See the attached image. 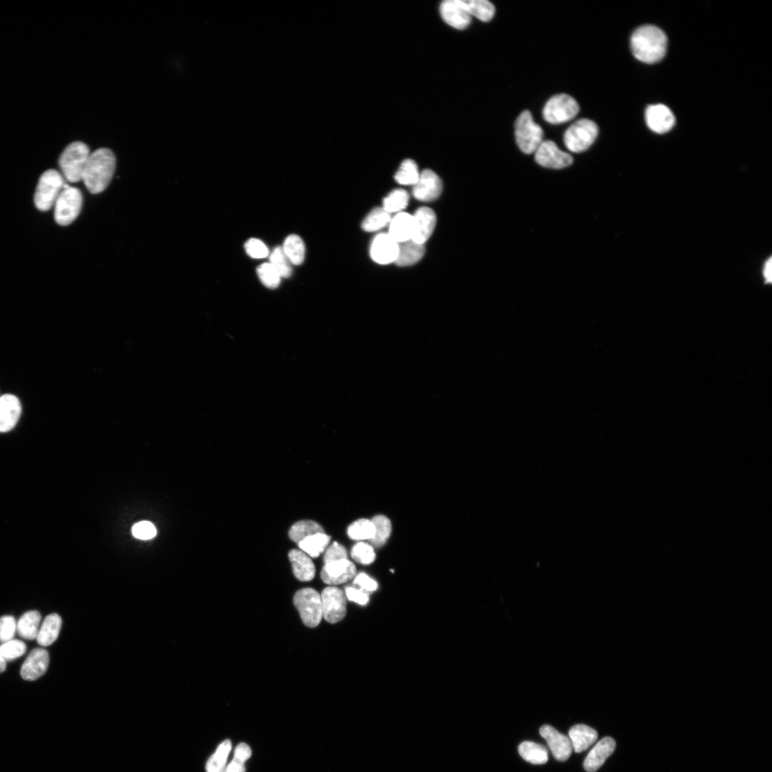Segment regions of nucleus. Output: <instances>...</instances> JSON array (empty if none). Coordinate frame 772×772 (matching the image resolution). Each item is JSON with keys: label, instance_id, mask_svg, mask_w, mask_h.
<instances>
[{"label": "nucleus", "instance_id": "nucleus-1", "mask_svg": "<svg viewBox=\"0 0 772 772\" xmlns=\"http://www.w3.org/2000/svg\"><path fill=\"white\" fill-rule=\"evenodd\" d=\"M667 43L664 32L653 26L639 28L631 37V48L635 57L648 64L656 63L664 58Z\"/></svg>", "mask_w": 772, "mask_h": 772}, {"label": "nucleus", "instance_id": "nucleus-2", "mask_svg": "<svg viewBox=\"0 0 772 772\" xmlns=\"http://www.w3.org/2000/svg\"><path fill=\"white\" fill-rule=\"evenodd\" d=\"M116 160L108 148H100L90 153L82 180L92 194L104 191L109 185L115 170Z\"/></svg>", "mask_w": 772, "mask_h": 772}, {"label": "nucleus", "instance_id": "nucleus-3", "mask_svg": "<svg viewBox=\"0 0 772 772\" xmlns=\"http://www.w3.org/2000/svg\"><path fill=\"white\" fill-rule=\"evenodd\" d=\"M89 155V148L84 143L74 142L69 144L59 159V166L63 178L69 182H78L82 180Z\"/></svg>", "mask_w": 772, "mask_h": 772}, {"label": "nucleus", "instance_id": "nucleus-4", "mask_svg": "<svg viewBox=\"0 0 772 772\" xmlns=\"http://www.w3.org/2000/svg\"><path fill=\"white\" fill-rule=\"evenodd\" d=\"M515 136L520 149L526 155L534 153L544 141V130L535 123L531 113L524 111L515 123Z\"/></svg>", "mask_w": 772, "mask_h": 772}, {"label": "nucleus", "instance_id": "nucleus-5", "mask_svg": "<svg viewBox=\"0 0 772 772\" xmlns=\"http://www.w3.org/2000/svg\"><path fill=\"white\" fill-rule=\"evenodd\" d=\"M65 178L56 170L45 171L40 177L34 201L36 207L40 212H49L55 204V202L63 189Z\"/></svg>", "mask_w": 772, "mask_h": 772}, {"label": "nucleus", "instance_id": "nucleus-6", "mask_svg": "<svg viewBox=\"0 0 772 772\" xmlns=\"http://www.w3.org/2000/svg\"><path fill=\"white\" fill-rule=\"evenodd\" d=\"M83 200L79 189L65 183L54 205L56 223L62 226L71 224L80 214Z\"/></svg>", "mask_w": 772, "mask_h": 772}, {"label": "nucleus", "instance_id": "nucleus-7", "mask_svg": "<svg viewBox=\"0 0 772 772\" xmlns=\"http://www.w3.org/2000/svg\"><path fill=\"white\" fill-rule=\"evenodd\" d=\"M598 134L599 128L594 121L589 119L578 120L565 132V146L572 153H583L593 145Z\"/></svg>", "mask_w": 772, "mask_h": 772}, {"label": "nucleus", "instance_id": "nucleus-8", "mask_svg": "<svg viewBox=\"0 0 772 772\" xmlns=\"http://www.w3.org/2000/svg\"><path fill=\"white\" fill-rule=\"evenodd\" d=\"M294 604L304 624L310 628L319 625L323 618L322 602L319 593L314 589H302L294 596Z\"/></svg>", "mask_w": 772, "mask_h": 772}, {"label": "nucleus", "instance_id": "nucleus-9", "mask_svg": "<svg viewBox=\"0 0 772 772\" xmlns=\"http://www.w3.org/2000/svg\"><path fill=\"white\" fill-rule=\"evenodd\" d=\"M580 108L576 101L567 94L553 96L543 110V118L552 125L563 124L576 118Z\"/></svg>", "mask_w": 772, "mask_h": 772}, {"label": "nucleus", "instance_id": "nucleus-10", "mask_svg": "<svg viewBox=\"0 0 772 772\" xmlns=\"http://www.w3.org/2000/svg\"><path fill=\"white\" fill-rule=\"evenodd\" d=\"M323 617L331 624L341 621L346 615V597L336 587L325 588L321 595Z\"/></svg>", "mask_w": 772, "mask_h": 772}, {"label": "nucleus", "instance_id": "nucleus-11", "mask_svg": "<svg viewBox=\"0 0 772 772\" xmlns=\"http://www.w3.org/2000/svg\"><path fill=\"white\" fill-rule=\"evenodd\" d=\"M535 153V160L539 165L550 169H564L572 165L573 157L558 148L551 140L543 141Z\"/></svg>", "mask_w": 772, "mask_h": 772}, {"label": "nucleus", "instance_id": "nucleus-12", "mask_svg": "<svg viewBox=\"0 0 772 772\" xmlns=\"http://www.w3.org/2000/svg\"><path fill=\"white\" fill-rule=\"evenodd\" d=\"M399 250V243L388 233H381L372 240L370 254L373 261L387 265L396 261Z\"/></svg>", "mask_w": 772, "mask_h": 772}, {"label": "nucleus", "instance_id": "nucleus-13", "mask_svg": "<svg viewBox=\"0 0 772 772\" xmlns=\"http://www.w3.org/2000/svg\"><path fill=\"white\" fill-rule=\"evenodd\" d=\"M442 190L443 184L440 178L432 171L425 170L413 185V195L420 201L431 202L440 196Z\"/></svg>", "mask_w": 772, "mask_h": 772}, {"label": "nucleus", "instance_id": "nucleus-14", "mask_svg": "<svg viewBox=\"0 0 772 772\" xmlns=\"http://www.w3.org/2000/svg\"><path fill=\"white\" fill-rule=\"evenodd\" d=\"M357 575V568L348 559L334 561L324 565L320 577L322 581L332 586L346 583Z\"/></svg>", "mask_w": 772, "mask_h": 772}, {"label": "nucleus", "instance_id": "nucleus-15", "mask_svg": "<svg viewBox=\"0 0 772 772\" xmlns=\"http://www.w3.org/2000/svg\"><path fill=\"white\" fill-rule=\"evenodd\" d=\"M540 732L556 760L565 762L570 757L574 748L569 737L560 734L549 725H544Z\"/></svg>", "mask_w": 772, "mask_h": 772}, {"label": "nucleus", "instance_id": "nucleus-16", "mask_svg": "<svg viewBox=\"0 0 772 772\" xmlns=\"http://www.w3.org/2000/svg\"><path fill=\"white\" fill-rule=\"evenodd\" d=\"M413 218L414 225L411 239L417 243L424 245L434 232L436 216L433 209L423 207L416 210Z\"/></svg>", "mask_w": 772, "mask_h": 772}, {"label": "nucleus", "instance_id": "nucleus-17", "mask_svg": "<svg viewBox=\"0 0 772 772\" xmlns=\"http://www.w3.org/2000/svg\"><path fill=\"white\" fill-rule=\"evenodd\" d=\"M49 662L48 651L40 648L33 649L22 666L21 676L26 681H35L48 670Z\"/></svg>", "mask_w": 772, "mask_h": 772}, {"label": "nucleus", "instance_id": "nucleus-18", "mask_svg": "<svg viewBox=\"0 0 772 772\" xmlns=\"http://www.w3.org/2000/svg\"><path fill=\"white\" fill-rule=\"evenodd\" d=\"M646 121L653 132L664 134L675 125V117L671 110L664 105L649 106L646 111Z\"/></svg>", "mask_w": 772, "mask_h": 772}, {"label": "nucleus", "instance_id": "nucleus-19", "mask_svg": "<svg viewBox=\"0 0 772 772\" xmlns=\"http://www.w3.org/2000/svg\"><path fill=\"white\" fill-rule=\"evenodd\" d=\"M22 413V406L18 397L12 394L0 397V433L12 430L17 425Z\"/></svg>", "mask_w": 772, "mask_h": 772}, {"label": "nucleus", "instance_id": "nucleus-20", "mask_svg": "<svg viewBox=\"0 0 772 772\" xmlns=\"http://www.w3.org/2000/svg\"><path fill=\"white\" fill-rule=\"evenodd\" d=\"M440 12L443 20L456 29L463 30L470 25L472 17L467 12L461 0H447L443 2Z\"/></svg>", "mask_w": 772, "mask_h": 772}, {"label": "nucleus", "instance_id": "nucleus-21", "mask_svg": "<svg viewBox=\"0 0 772 772\" xmlns=\"http://www.w3.org/2000/svg\"><path fill=\"white\" fill-rule=\"evenodd\" d=\"M616 741L611 737H605L599 741L590 753L583 763L585 770L595 772L615 752Z\"/></svg>", "mask_w": 772, "mask_h": 772}, {"label": "nucleus", "instance_id": "nucleus-22", "mask_svg": "<svg viewBox=\"0 0 772 772\" xmlns=\"http://www.w3.org/2000/svg\"><path fill=\"white\" fill-rule=\"evenodd\" d=\"M293 574L300 581H310L315 577L316 567L307 554L301 550L293 549L289 554Z\"/></svg>", "mask_w": 772, "mask_h": 772}, {"label": "nucleus", "instance_id": "nucleus-23", "mask_svg": "<svg viewBox=\"0 0 772 772\" xmlns=\"http://www.w3.org/2000/svg\"><path fill=\"white\" fill-rule=\"evenodd\" d=\"M389 236L397 243L411 240L413 233V218L409 214L400 213L389 223Z\"/></svg>", "mask_w": 772, "mask_h": 772}, {"label": "nucleus", "instance_id": "nucleus-24", "mask_svg": "<svg viewBox=\"0 0 772 772\" xmlns=\"http://www.w3.org/2000/svg\"><path fill=\"white\" fill-rule=\"evenodd\" d=\"M62 619L58 614L46 617L40 626L36 640L42 646L52 645L58 638L62 628Z\"/></svg>", "mask_w": 772, "mask_h": 772}, {"label": "nucleus", "instance_id": "nucleus-25", "mask_svg": "<svg viewBox=\"0 0 772 772\" xmlns=\"http://www.w3.org/2000/svg\"><path fill=\"white\" fill-rule=\"evenodd\" d=\"M597 738V732L587 725H575L569 731V739L576 753L588 750Z\"/></svg>", "mask_w": 772, "mask_h": 772}, {"label": "nucleus", "instance_id": "nucleus-26", "mask_svg": "<svg viewBox=\"0 0 772 772\" xmlns=\"http://www.w3.org/2000/svg\"><path fill=\"white\" fill-rule=\"evenodd\" d=\"M400 250L395 264L400 267L413 266L419 262L424 255V245L414 242L412 239L399 243Z\"/></svg>", "mask_w": 772, "mask_h": 772}, {"label": "nucleus", "instance_id": "nucleus-27", "mask_svg": "<svg viewBox=\"0 0 772 772\" xmlns=\"http://www.w3.org/2000/svg\"><path fill=\"white\" fill-rule=\"evenodd\" d=\"M41 619V615L37 611H31L23 615L17 623V631L19 637L31 641L36 640Z\"/></svg>", "mask_w": 772, "mask_h": 772}, {"label": "nucleus", "instance_id": "nucleus-28", "mask_svg": "<svg viewBox=\"0 0 772 772\" xmlns=\"http://www.w3.org/2000/svg\"><path fill=\"white\" fill-rule=\"evenodd\" d=\"M331 540V536L325 533H320L307 537L298 543V547L308 556L318 558L329 546Z\"/></svg>", "mask_w": 772, "mask_h": 772}, {"label": "nucleus", "instance_id": "nucleus-29", "mask_svg": "<svg viewBox=\"0 0 772 772\" xmlns=\"http://www.w3.org/2000/svg\"><path fill=\"white\" fill-rule=\"evenodd\" d=\"M519 753L524 760L533 764H544L549 760L547 748L540 744L524 741L519 746Z\"/></svg>", "mask_w": 772, "mask_h": 772}, {"label": "nucleus", "instance_id": "nucleus-30", "mask_svg": "<svg viewBox=\"0 0 772 772\" xmlns=\"http://www.w3.org/2000/svg\"><path fill=\"white\" fill-rule=\"evenodd\" d=\"M461 1L471 17L474 16L483 22H489L495 15V6L487 0H461Z\"/></svg>", "mask_w": 772, "mask_h": 772}, {"label": "nucleus", "instance_id": "nucleus-31", "mask_svg": "<svg viewBox=\"0 0 772 772\" xmlns=\"http://www.w3.org/2000/svg\"><path fill=\"white\" fill-rule=\"evenodd\" d=\"M282 248L292 265L299 266L305 260L306 247L300 237L290 235L286 238Z\"/></svg>", "mask_w": 772, "mask_h": 772}, {"label": "nucleus", "instance_id": "nucleus-32", "mask_svg": "<svg viewBox=\"0 0 772 772\" xmlns=\"http://www.w3.org/2000/svg\"><path fill=\"white\" fill-rule=\"evenodd\" d=\"M320 533H324V529L317 522L301 521L292 526L289 531V537L293 542L298 544L307 537Z\"/></svg>", "mask_w": 772, "mask_h": 772}, {"label": "nucleus", "instance_id": "nucleus-33", "mask_svg": "<svg viewBox=\"0 0 772 772\" xmlns=\"http://www.w3.org/2000/svg\"><path fill=\"white\" fill-rule=\"evenodd\" d=\"M231 748L230 740L223 741L217 748L216 752L208 760L206 764L207 772H224Z\"/></svg>", "mask_w": 772, "mask_h": 772}, {"label": "nucleus", "instance_id": "nucleus-34", "mask_svg": "<svg viewBox=\"0 0 772 772\" xmlns=\"http://www.w3.org/2000/svg\"><path fill=\"white\" fill-rule=\"evenodd\" d=\"M371 522L375 528V533L369 542L377 548L384 546L391 533L392 526L391 521L385 516L379 515L374 517Z\"/></svg>", "mask_w": 772, "mask_h": 772}, {"label": "nucleus", "instance_id": "nucleus-35", "mask_svg": "<svg viewBox=\"0 0 772 772\" xmlns=\"http://www.w3.org/2000/svg\"><path fill=\"white\" fill-rule=\"evenodd\" d=\"M391 214L384 208L377 207L372 210L362 223V228L366 232L377 231L391 223Z\"/></svg>", "mask_w": 772, "mask_h": 772}, {"label": "nucleus", "instance_id": "nucleus-36", "mask_svg": "<svg viewBox=\"0 0 772 772\" xmlns=\"http://www.w3.org/2000/svg\"><path fill=\"white\" fill-rule=\"evenodd\" d=\"M347 532L350 539L354 541H370L375 533V528L371 521L362 519L350 524Z\"/></svg>", "mask_w": 772, "mask_h": 772}, {"label": "nucleus", "instance_id": "nucleus-37", "mask_svg": "<svg viewBox=\"0 0 772 772\" xmlns=\"http://www.w3.org/2000/svg\"><path fill=\"white\" fill-rule=\"evenodd\" d=\"M409 201L408 193L403 189L393 191L384 200V209L386 212H401L406 208Z\"/></svg>", "mask_w": 772, "mask_h": 772}, {"label": "nucleus", "instance_id": "nucleus-38", "mask_svg": "<svg viewBox=\"0 0 772 772\" xmlns=\"http://www.w3.org/2000/svg\"><path fill=\"white\" fill-rule=\"evenodd\" d=\"M420 174L416 163L413 160H405L397 173L395 180L401 185H414L418 180Z\"/></svg>", "mask_w": 772, "mask_h": 772}, {"label": "nucleus", "instance_id": "nucleus-39", "mask_svg": "<svg viewBox=\"0 0 772 772\" xmlns=\"http://www.w3.org/2000/svg\"><path fill=\"white\" fill-rule=\"evenodd\" d=\"M270 264L282 277L288 278L292 275V264L285 254L282 246L276 247L271 252Z\"/></svg>", "mask_w": 772, "mask_h": 772}, {"label": "nucleus", "instance_id": "nucleus-40", "mask_svg": "<svg viewBox=\"0 0 772 772\" xmlns=\"http://www.w3.org/2000/svg\"><path fill=\"white\" fill-rule=\"evenodd\" d=\"M257 273L263 284L271 289L278 287L282 278L270 263L261 265L257 268Z\"/></svg>", "mask_w": 772, "mask_h": 772}, {"label": "nucleus", "instance_id": "nucleus-41", "mask_svg": "<svg viewBox=\"0 0 772 772\" xmlns=\"http://www.w3.org/2000/svg\"><path fill=\"white\" fill-rule=\"evenodd\" d=\"M27 651L26 644L19 640H11L0 646V653L4 660L12 661L24 655Z\"/></svg>", "mask_w": 772, "mask_h": 772}, {"label": "nucleus", "instance_id": "nucleus-42", "mask_svg": "<svg viewBox=\"0 0 772 772\" xmlns=\"http://www.w3.org/2000/svg\"><path fill=\"white\" fill-rule=\"evenodd\" d=\"M352 556L357 563L363 565H368L375 560L376 553L372 545L364 542H359L352 548Z\"/></svg>", "mask_w": 772, "mask_h": 772}, {"label": "nucleus", "instance_id": "nucleus-43", "mask_svg": "<svg viewBox=\"0 0 772 772\" xmlns=\"http://www.w3.org/2000/svg\"><path fill=\"white\" fill-rule=\"evenodd\" d=\"M17 631V622L12 616L0 618V642L6 643L12 640Z\"/></svg>", "mask_w": 772, "mask_h": 772}, {"label": "nucleus", "instance_id": "nucleus-44", "mask_svg": "<svg viewBox=\"0 0 772 772\" xmlns=\"http://www.w3.org/2000/svg\"><path fill=\"white\" fill-rule=\"evenodd\" d=\"M247 254L255 259H264L269 255L267 246L261 240L251 239L245 245Z\"/></svg>", "mask_w": 772, "mask_h": 772}, {"label": "nucleus", "instance_id": "nucleus-45", "mask_svg": "<svg viewBox=\"0 0 772 772\" xmlns=\"http://www.w3.org/2000/svg\"><path fill=\"white\" fill-rule=\"evenodd\" d=\"M344 559H348L347 550L338 542H334L325 551L323 557L325 565Z\"/></svg>", "mask_w": 772, "mask_h": 772}, {"label": "nucleus", "instance_id": "nucleus-46", "mask_svg": "<svg viewBox=\"0 0 772 772\" xmlns=\"http://www.w3.org/2000/svg\"><path fill=\"white\" fill-rule=\"evenodd\" d=\"M132 531L135 538L143 540H151L157 533L155 526L148 522H142L135 524Z\"/></svg>", "mask_w": 772, "mask_h": 772}, {"label": "nucleus", "instance_id": "nucleus-47", "mask_svg": "<svg viewBox=\"0 0 772 772\" xmlns=\"http://www.w3.org/2000/svg\"><path fill=\"white\" fill-rule=\"evenodd\" d=\"M354 584L365 592H372L378 589V583L364 573L359 574L356 577Z\"/></svg>", "mask_w": 772, "mask_h": 772}, {"label": "nucleus", "instance_id": "nucleus-48", "mask_svg": "<svg viewBox=\"0 0 772 772\" xmlns=\"http://www.w3.org/2000/svg\"><path fill=\"white\" fill-rule=\"evenodd\" d=\"M345 597L349 601L360 605H366L369 601V596L366 592L354 587H347L345 589Z\"/></svg>", "mask_w": 772, "mask_h": 772}, {"label": "nucleus", "instance_id": "nucleus-49", "mask_svg": "<svg viewBox=\"0 0 772 772\" xmlns=\"http://www.w3.org/2000/svg\"><path fill=\"white\" fill-rule=\"evenodd\" d=\"M251 755V748L248 744L245 743L239 744L236 748L235 753H234V758H237L244 762L249 760Z\"/></svg>", "mask_w": 772, "mask_h": 772}, {"label": "nucleus", "instance_id": "nucleus-50", "mask_svg": "<svg viewBox=\"0 0 772 772\" xmlns=\"http://www.w3.org/2000/svg\"><path fill=\"white\" fill-rule=\"evenodd\" d=\"M245 763L237 758H233L224 772H246Z\"/></svg>", "mask_w": 772, "mask_h": 772}, {"label": "nucleus", "instance_id": "nucleus-51", "mask_svg": "<svg viewBox=\"0 0 772 772\" xmlns=\"http://www.w3.org/2000/svg\"><path fill=\"white\" fill-rule=\"evenodd\" d=\"M771 269H772L771 257H769V260L766 262V264L764 265V276L765 277V280H766V283H771V275H772Z\"/></svg>", "mask_w": 772, "mask_h": 772}, {"label": "nucleus", "instance_id": "nucleus-52", "mask_svg": "<svg viewBox=\"0 0 772 772\" xmlns=\"http://www.w3.org/2000/svg\"><path fill=\"white\" fill-rule=\"evenodd\" d=\"M6 667H7L6 661L3 658L2 654L0 653V674L5 671L6 669Z\"/></svg>", "mask_w": 772, "mask_h": 772}]
</instances>
